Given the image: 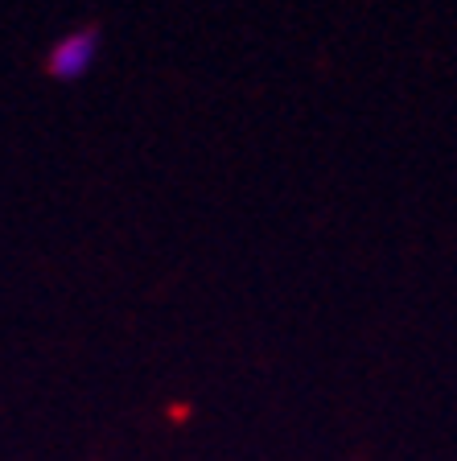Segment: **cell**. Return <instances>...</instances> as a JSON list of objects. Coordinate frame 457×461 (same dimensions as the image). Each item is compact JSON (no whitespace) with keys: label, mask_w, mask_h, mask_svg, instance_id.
<instances>
[{"label":"cell","mask_w":457,"mask_h":461,"mask_svg":"<svg viewBox=\"0 0 457 461\" xmlns=\"http://www.w3.org/2000/svg\"><path fill=\"white\" fill-rule=\"evenodd\" d=\"M99 54H104V29L75 25L50 41L41 67H46V75L54 78V83H83V78L99 67Z\"/></svg>","instance_id":"obj_1"}]
</instances>
